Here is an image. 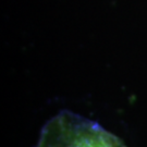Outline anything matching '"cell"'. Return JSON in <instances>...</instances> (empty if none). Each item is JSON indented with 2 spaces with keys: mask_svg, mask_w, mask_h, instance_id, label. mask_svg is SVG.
I'll use <instances>...</instances> for the list:
<instances>
[{
  "mask_svg": "<svg viewBox=\"0 0 147 147\" xmlns=\"http://www.w3.org/2000/svg\"><path fill=\"white\" fill-rule=\"evenodd\" d=\"M36 147H125L97 122L61 111L42 127Z\"/></svg>",
  "mask_w": 147,
  "mask_h": 147,
  "instance_id": "obj_1",
  "label": "cell"
}]
</instances>
